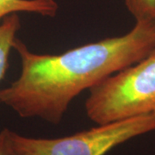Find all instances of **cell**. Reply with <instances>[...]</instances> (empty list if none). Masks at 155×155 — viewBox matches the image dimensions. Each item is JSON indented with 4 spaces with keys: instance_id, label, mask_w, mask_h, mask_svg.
<instances>
[{
    "instance_id": "cell-1",
    "label": "cell",
    "mask_w": 155,
    "mask_h": 155,
    "mask_svg": "<svg viewBox=\"0 0 155 155\" xmlns=\"http://www.w3.org/2000/svg\"><path fill=\"white\" fill-rule=\"evenodd\" d=\"M19 77L0 90V104L22 118L59 124L73 99L155 49L154 21L136 22L129 32L82 45L59 54H37L16 38Z\"/></svg>"
},
{
    "instance_id": "cell-2",
    "label": "cell",
    "mask_w": 155,
    "mask_h": 155,
    "mask_svg": "<svg viewBox=\"0 0 155 155\" xmlns=\"http://www.w3.org/2000/svg\"><path fill=\"white\" fill-rule=\"evenodd\" d=\"M85 112L97 124L155 116V49L90 91Z\"/></svg>"
},
{
    "instance_id": "cell-3",
    "label": "cell",
    "mask_w": 155,
    "mask_h": 155,
    "mask_svg": "<svg viewBox=\"0 0 155 155\" xmlns=\"http://www.w3.org/2000/svg\"><path fill=\"white\" fill-rule=\"evenodd\" d=\"M59 138H34L12 133L17 155H105L131 139L155 131V116L145 115L97 124Z\"/></svg>"
},
{
    "instance_id": "cell-4",
    "label": "cell",
    "mask_w": 155,
    "mask_h": 155,
    "mask_svg": "<svg viewBox=\"0 0 155 155\" xmlns=\"http://www.w3.org/2000/svg\"><path fill=\"white\" fill-rule=\"evenodd\" d=\"M59 5L55 0H0V21L17 12L35 13L43 17H55Z\"/></svg>"
},
{
    "instance_id": "cell-5",
    "label": "cell",
    "mask_w": 155,
    "mask_h": 155,
    "mask_svg": "<svg viewBox=\"0 0 155 155\" xmlns=\"http://www.w3.org/2000/svg\"><path fill=\"white\" fill-rule=\"evenodd\" d=\"M20 28L21 22L17 14L7 16L0 22V81L5 76L11 50Z\"/></svg>"
},
{
    "instance_id": "cell-6",
    "label": "cell",
    "mask_w": 155,
    "mask_h": 155,
    "mask_svg": "<svg viewBox=\"0 0 155 155\" xmlns=\"http://www.w3.org/2000/svg\"><path fill=\"white\" fill-rule=\"evenodd\" d=\"M125 5L136 22L155 20V0H125Z\"/></svg>"
},
{
    "instance_id": "cell-7",
    "label": "cell",
    "mask_w": 155,
    "mask_h": 155,
    "mask_svg": "<svg viewBox=\"0 0 155 155\" xmlns=\"http://www.w3.org/2000/svg\"><path fill=\"white\" fill-rule=\"evenodd\" d=\"M13 131L4 128L0 131V155H17L13 140Z\"/></svg>"
},
{
    "instance_id": "cell-8",
    "label": "cell",
    "mask_w": 155,
    "mask_h": 155,
    "mask_svg": "<svg viewBox=\"0 0 155 155\" xmlns=\"http://www.w3.org/2000/svg\"><path fill=\"white\" fill-rule=\"evenodd\" d=\"M154 22H155V20H154Z\"/></svg>"
}]
</instances>
